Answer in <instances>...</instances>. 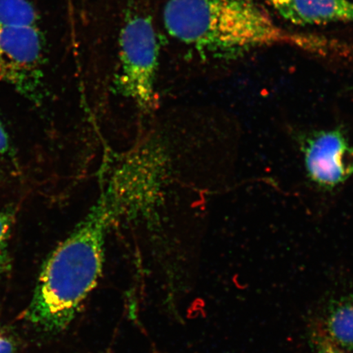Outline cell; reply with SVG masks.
I'll return each mask as SVG.
<instances>
[{
    "instance_id": "cell-11",
    "label": "cell",
    "mask_w": 353,
    "mask_h": 353,
    "mask_svg": "<svg viewBox=\"0 0 353 353\" xmlns=\"http://www.w3.org/2000/svg\"><path fill=\"white\" fill-rule=\"evenodd\" d=\"M0 353H17V344L11 334L0 326Z\"/></svg>"
},
{
    "instance_id": "cell-1",
    "label": "cell",
    "mask_w": 353,
    "mask_h": 353,
    "mask_svg": "<svg viewBox=\"0 0 353 353\" xmlns=\"http://www.w3.org/2000/svg\"><path fill=\"white\" fill-rule=\"evenodd\" d=\"M168 33L206 59H232L259 48L290 46L321 57H347V43L281 28L257 0H168Z\"/></svg>"
},
{
    "instance_id": "cell-5",
    "label": "cell",
    "mask_w": 353,
    "mask_h": 353,
    "mask_svg": "<svg viewBox=\"0 0 353 353\" xmlns=\"http://www.w3.org/2000/svg\"><path fill=\"white\" fill-rule=\"evenodd\" d=\"M118 86L123 94L144 112L156 101L159 46L151 17L128 14L120 33Z\"/></svg>"
},
{
    "instance_id": "cell-9",
    "label": "cell",
    "mask_w": 353,
    "mask_h": 353,
    "mask_svg": "<svg viewBox=\"0 0 353 353\" xmlns=\"http://www.w3.org/2000/svg\"><path fill=\"white\" fill-rule=\"evenodd\" d=\"M17 215L15 206L0 210V277L11 270V259L8 252V241Z\"/></svg>"
},
{
    "instance_id": "cell-6",
    "label": "cell",
    "mask_w": 353,
    "mask_h": 353,
    "mask_svg": "<svg viewBox=\"0 0 353 353\" xmlns=\"http://www.w3.org/2000/svg\"><path fill=\"white\" fill-rule=\"evenodd\" d=\"M302 150L309 179L322 188H334L353 174V148L341 129L303 137Z\"/></svg>"
},
{
    "instance_id": "cell-8",
    "label": "cell",
    "mask_w": 353,
    "mask_h": 353,
    "mask_svg": "<svg viewBox=\"0 0 353 353\" xmlns=\"http://www.w3.org/2000/svg\"><path fill=\"white\" fill-rule=\"evenodd\" d=\"M322 330L335 345L353 352V296L343 297L330 304Z\"/></svg>"
},
{
    "instance_id": "cell-13",
    "label": "cell",
    "mask_w": 353,
    "mask_h": 353,
    "mask_svg": "<svg viewBox=\"0 0 353 353\" xmlns=\"http://www.w3.org/2000/svg\"><path fill=\"white\" fill-rule=\"evenodd\" d=\"M1 176H2V171H1V170H0V179H1Z\"/></svg>"
},
{
    "instance_id": "cell-2",
    "label": "cell",
    "mask_w": 353,
    "mask_h": 353,
    "mask_svg": "<svg viewBox=\"0 0 353 353\" xmlns=\"http://www.w3.org/2000/svg\"><path fill=\"white\" fill-rule=\"evenodd\" d=\"M114 222L103 191L86 217L44 263L23 313L26 321L51 335L69 327L103 274L105 236Z\"/></svg>"
},
{
    "instance_id": "cell-4",
    "label": "cell",
    "mask_w": 353,
    "mask_h": 353,
    "mask_svg": "<svg viewBox=\"0 0 353 353\" xmlns=\"http://www.w3.org/2000/svg\"><path fill=\"white\" fill-rule=\"evenodd\" d=\"M167 165L165 151L156 139L130 152L103 190L114 220L142 219L152 213L164 187Z\"/></svg>"
},
{
    "instance_id": "cell-10",
    "label": "cell",
    "mask_w": 353,
    "mask_h": 353,
    "mask_svg": "<svg viewBox=\"0 0 353 353\" xmlns=\"http://www.w3.org/2000/svg\"><path fill=\"white\" fill-rule=\"evenodd\" d=\"M312 341L314 346L316 353H345V351L335 344L326 336L324 331L314 330L312 334Z\"/></svg>"
},
{
    "instance_id": "cell-3",
    "label": "cell",
    "mask_w": 353,
    "mask_h": 353,
    "mask_svg": "<svg viewBox=\"0 0 353 353\" xmlns=\"http://www.w3.org/2000/svg\"><path fill=\"white\" fill-rule=\"evenodd\" d=\"M44 42L29 0H0V83L30 100L41 99Z\"/></svg>"
},
{
    "instance_id": "cell-7",
    "label": "cell",
    "mask_w": 353,
    "mask_h": 353,
    "mask_svg": "<svg viewBox=\"0 0 353 353\" xmlns=\"http://www.w3.org/2000/svg\"><path fill=\"white\" fill-rule=\"evenodd\" d=\"M284 19L299 26L353 23L351 0H265Z\"/></svg>"
},
{
    "instance_id": "cell-12",
    "label": "cell",
    "mask_w": 353,
    "mask_h": 353,
    "mask_svg": "<svg viewBox=\"0 0 353 353\" xmlns=\"http://www.w3.org/2000/svg\"><path fill=\"white\" fill-rule=\"evenodd\" d=\"M11 152L10 139L3 123L0 121V154H11Z\"/></svg>"
}]
</instances>
